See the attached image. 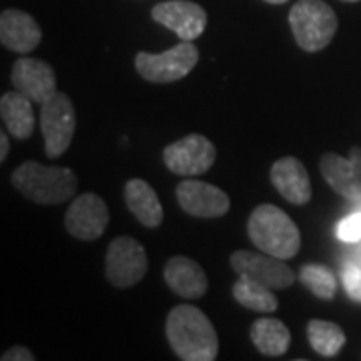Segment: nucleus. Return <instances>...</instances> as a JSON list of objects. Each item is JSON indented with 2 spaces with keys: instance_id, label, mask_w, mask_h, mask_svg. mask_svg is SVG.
<instances>
[{
  "instance_id": "obj_1",
  "label": "nucleus",
  "mask_w": 361,
  "mask_h": 361,
  "mask_svg": "<svg viewBox=\"0 0 361 361\" xmlns=\"http://www.w3.org/2000/svg\"><path fill=\"white\" fill-rule=\"evenodd\" d=\"M169 345L183 361H213L219 353V337L211 319L195 305H177L165 322Z\"/></svg>"
},
{
  "instance_id": "obj_2",
  "label": "nucleus",
  "mask_w": 361,
  "mask_h": 361,
  "mask_svg": "<svg viewBox=\"0 0 361 361\" xmlns=\"http://www.w3.org/2000/svg\"><path fill=\"white\" fill-rule=\"evenodd\" d=\"M14 189L25 199L39 205H61L77 193V175L66 167H49L37 161H26L14 169Z\"/></svg>"
},
{
  "instance_id": "obj_3",
  "label": "nucleus",
  "mask_w": 361,
  "mask_h": 361,
  "mask_svg": "<svg viewBox=\"0 0 361 361\" xmlns=\"http://www.w3.org/2000/svg\"><path fill=\"white\" fill-rule=\"evenodd\" d=\"M247 233L259 251L281 259L295 257L301 249V233L283 209L265 203L253 209Z\"/></svg>"
},
{
  "instance_id": "obj_4",
  "label": "nucleus",
  "mask_w": 361,
  "mask_h": 361,
  "mask_svg": "<svg viewBox=\"0 0 361 361\" xmlns=\"http://www.w3.org/2000/svg\"><path fill=\"white\" fill-rule=\"evenodd\" d=\"M289 26L303 51L319 52L336 37V11L323 0H297L289 13Z\"/></svg>"
},
{
  "instance_id": "obj_5",
  "label": "nucleus",
  "mask_w": 361,
  "mask_h": 361,
  "mask_svg": "<svg viewBox=\"0 0 361 361\" xmlns=\"http://www.w3.org/2000/svg\"><path fill=\"white\" fill-rule=\"evenodd\" d=\"M199 63V49L193 40H180L173 49L153 54V52H139L135 56V68L145 80L149 82H177L185 78L195 65Z\"/></svg>"
},
{
  "instance_id": "obj_6",
  "label": "nucleus",
  "mask_w": 361,
  "mask_h": 361,
  "mask_svg": "<svg viewBox=\"0 0 361 361\" xmlns=\"http://www.w3.org/2000/svg\"><path fill=\"white\" fill-rule=\"evenodd\" d=\"M77 129V115L73 101L66 92L56 90L49 101L40 104V130L44 139V153L56 159L73 142Z\"/></svg>"
},
{
  "instance_id": "obj_7",
  "label": "nucleus",
  "mask_w": 361,
  "mask_h": 361,
  "mask_svg": "<svg viewBox=\"0 0 361 361\" xmlns=\"http://www.w3.org/2000/svg\"><path fill=\"white\" fill-rule=\"evenodd\" d=\"M149 271V257L145 247L129 235L115 237L106 251L104 273L116 289H129L137 285Z\"/></svg>"
},
{
  "instance_id": "obj_8",
  "label": "nucleus",
  "mask_w": 361,
  "mask_h": 361,
  "mask_svg": "<svg viewBox=\"0 0 361 361\" xmlns=\"http://www.w3.org/2000/svg\"><path fill=\"white\" fill-rule=\"evenodd\" d=\"M217 159L215 145L205 135H187L179 141L171 142L163 151V161L171 173L180 177H197L213 167Z\"/></svg>"
},
{
  "instance_id": "obj_9",
  "label": "nucleus",
  "mask_w": 361,
  "mask_h": 361,
  "mask_svg": "<svg viewBox=\"0 0 361 361\" xmlns=\"http://www.w3.org/2000/svg\"><path fill=\"white\" fill-rule=\"evenodd\" d=\"M231 267L239 275L251 277L259 283L267 285L269 289H287L295 283L299 275L291 269L285 259L269 255L265 251L255 253V251H245L239 249L231 255Z\"/></svg>"
},
{
  "instance_id": "obj_10",
  "label": "nucleus",
  "mask_w": 361,
  "mask_h": 361,
  "mask_svg": "<svg viewBox=\"0 0 361 361\" xmlns=\"http://www.w3.org/2000/svg\"><path fill=\"white\" fill-rule=\"evenodd\" d=\"M177 201L187 215L199 219H217L231 209L229 195L205 180H180L177 185Z\"/></svg>"
},
{
  "instance_id": "obj_11",
  "label": "nucleus",
  "mask_w": 361,
  "mask_h": 361,
  "mask_svg": "<svg viewBox=\"0 0 361 361\" xmlns=\"http://www.w3.org/2000/svg\"><path fill=\"white\" fill-rule=\"evenodd\" d=\"M106 225H109V207L104 205L99 195H78L66 211V231L78 241H94L103 237Z\"/></svg>"
},
{
  "instance_id": "obj_12",
  "label": "nucleus",
  "mask_w": 361,
  "mask_h": 361,
  "mask_svg": "<svg viewBox=\"0 0 361 361\" xmlns=\"http://www.w3.org/2000/svg\"><path fill=\"white\" fill-rule=\"evenodd\" d=\"M153 20L167 26L180 40H195L205 32V8L191 0H167L159 2L151 11Z\"/></svg>"
},
{
  "instance_id": "obj_13",
  "label": "nucleus",
  "mask_w": 361,
  "mask_h": 361,
  "mask_svg": "<svg viewBox=\"0 0 361 361\" xmlns=\"http://www.w3.org/2000/svg\"><path fill=\"white\" fill-rule=\"evenodd\" d=\"M325 183L345 199H361V149L351 147L349 157L325 153L319 161Z\"/></svg>"
},
{
  "instance_id": "obj_14",
  "label": "nucleus",
  "mask_w": 361,
  "mask_h": 361,
  "mask_svg": "<svg viewBox=\"0 0 361 361\" xmlns=\"http://www.w3.org/2000/svg\"><path fill=\"white\" fill-rule=\"evenodd\" d=\"M13 85L32 103L42 104L56 92V75L47 61L20 56L13 65Z\"/></svg>"
},
{
  "instance_id": "obj_15",
  "label": "nucleus",
  "mask_w": 361,
  "mask_h": 361,
  "mask_svg": "<svg viewBox=\"0 0 361 361\" xmlns=\"http://www.w3.org/2000/svg\"><path fill=\"white\" fill-rule=\"evenodd\" d=\"M277 193L291 205H307L311 201V180L305 165L297 157H281L269 171Z\"/></svg>"
},
{
  "instance_id": "obj_16",
  "label": "nucleus",
  "mask_w": 361,
  "mask_h": 361,
  "mask_svg": "<svg viewBox=\"0 0 361 361\" xmlns=\"http://www.w3.org/2000/svg\"><path fill=\"white\" fill-rule=\"evenodd\" d=\"M42 40L39 23L25 11L8 8L0 14V42L4 49L13 52L35 51Z\"/></svg>"
},
{
  "instance_id": "obj_17",
  "label": "nucleus",
  "mask_w": 361,
  "mask_h": 361,
  "mask_svg": "<svg viewBox=\"0 0 361 361\" xmlns=\"http://www.w3.org/2000/svg\"><path fill=\"white\" fill-rule=\"evenodd\" d=\"M163 277L169 289H173V293L183 299H201L209 289V279L203 267L185 255L169 259L163 269Z\"/></svg>"
},
{
  "instance_id": "obj_18",
  "label": "nucleus",
  "mask_w": 361,
  "mask_h": 361,
  "mask_svg": "<svg viewBox=\"0 0 361 361\" xmlns=\"http://www.w3.org/2000/svg\"><path fill=\"white\" fill-rule=\"evenodd\" d=\"M125 203L129 211L137 217V221L149 227L157 229L163 223V205L159 201L157 191L142 179H130L125 183Z\"/></svg>"
},
{
  "instance_id": "obj_19",
  "label": "nucleus",
  "mask_w": 361,
  "mask_h": 361,
  "mask_svg": "<svg viewBox=\"0 0 361 361\" xmlns=\"http://www.w3.org/2000/svg\"><path fill=\"white\" fill-rule=\"evenodd\" d=\"M0 116H2V123L8 129V133L20 141H25L35 133L37 116H35L32 101L16 89L2 94Z\"/></svg>"
},
{
  "instance_id": "obj_20",
  "label": "nucleus",
  "mask_w": 361,
  "mask_h": 361,
  "mask_svg": "<svg viewBox=\"0 0 361 361\" xmlns=\"http://www.w3.org/2000/svg\"><path fill=\"white\" fill-rule=\"evenodd\" d=\"M251 341L253 345L265 353V355H283L285 351L291 345V334L287 329V325L279 319H269L263 317L251 325Z\"/></svg>"
},
{
  "instance_id": "obj_21",
  "label": "nucleus",
  "mask_w": 361,
  "mask_h": 361,
  "mask_svg": "<svg viewBox=\"0 0 361 361\" xmlns=\"http://www.w3.org/2000/svg\"><path fill=\"white\" fill-rule=\"evenodd\" d=\"M233 297L239 305L259 313H273L279 307L277 297L273 295L267 285L259 283L245 275H239L237 281L233 283Z\"/></svg>"
},
{
  "instance_id": "obj_22",
  "label": "nucleus",
  "mask_w": 361,
  "mask_h": 361,
  "mask_svg": "<svg viewBox=\"0 0 361 361\" xmlns=\"http://www.w3.org/2000/svg\"><path fill=\"white\" fill-rule=\"evenodd\" d=\"M307 339L313 351L323 357H336L345 345L343 329L337 323L323 322V319H311L307 323Z\"/></svg>"
},
{
  "instance_id": "obj_23",
  "label": "nucleus",
  "mask_w": 361,
  "mask_h": 361,
  "mask_svg": "<svg viewBox=\"0 0 361 361\" xmlns=\"http://www.w3.org/2000/svg\"><path fill=\"white\" fill-rule=\"evenodd\" d=\"M299 281L310 289L313 295L323 301H329L336 297L337 281L329 267L319 263H307L299 269Z\"/></svg>"
},
{
  "instance_id": "obj_24",
  "label": "nucleus",
  "mask_w": 361,
  "mask_h": 361,
  "mask_svg": "<svg viewBox=\"0 0 361 361\" xmlns=\"http://www.w3.org/2000/svg\"><path fill=\"white\" fill-rule=\"evenodd\" d=\"M337 239L343 243H355L361 239V213H351L337 225Z\"/></svg>"
},
{
  "instance_id": "obj_25",
  "label": "nucleus",
  "mask_w": 361,
  "mask_h": 361,
  "mask_svg": "<svg viewBox=\"0 0 361 361\" xmlns=\"http://www.w3.org/2000/svg\"><path fill=\"white\" fill-rule=\"evenodd\" d=\"M341 281L345 287V293L351 301L361 303V269L353 263H345L343 265V273H341Z\"/></svg>"
},
{
  "instance_id": "obj_26",
  "label": "nucleus",
  "mask_w": 361,
  "mask_h": 361,
  "mask_svg": "<svg viewBox=\"0 0 361 361\" xmlns=\"http://www.w3.org/2000/svg\"><path fill=\"white\" fill-rule=\"evenodd\" d=\"M35 360V355L28 351L26 348H20V345H16V348H11L8 351H4L2 353V361H32Z\"/></svg>"
},
{
  "instance_id": "obj_27",
  "label": "nucleus",
  "mask_w": 361,
  "mask_h": 361,
  "mask_svg": "<svg viewBox=\"0 0 361 361\" xmlns=\"http://www.w3.org/2000/svg\"><path fill=\"white\" fill-rule=\"evenodd\" d=\"M8 151H11V145H8V135L2 130V133H0V161H6Z\"/></svg>"
},
{
  "instance_id": "obj_28",
  "label": "nucleus",
  "mask_w": 361,
  "mask_h": 361,
  "mask_svg": "<svg viewBox=\"0 0 361 361\" xmlns=\"http://www.w3.org/2000/svg\"><path fill=\"white\" fill-rule=\"evenodd\" d=\"M265 2H269V4H285L287 0H265Z\"/></svg>"
},
{
  "instance_id": "obj_29",
  "label": "nucleus",
  "mask_w": 361,
  "mask_h": 361,
  "mask_svg": "<svg viewBox=\"0 0 361 361\" xmlns=\"http://www.w3.org/2000/svg\"><path fill=\"white\" fill-rule=\"evenodd\" d=\"M341 2H360V0H341Z\"/></svg>"
}]
</instances>
